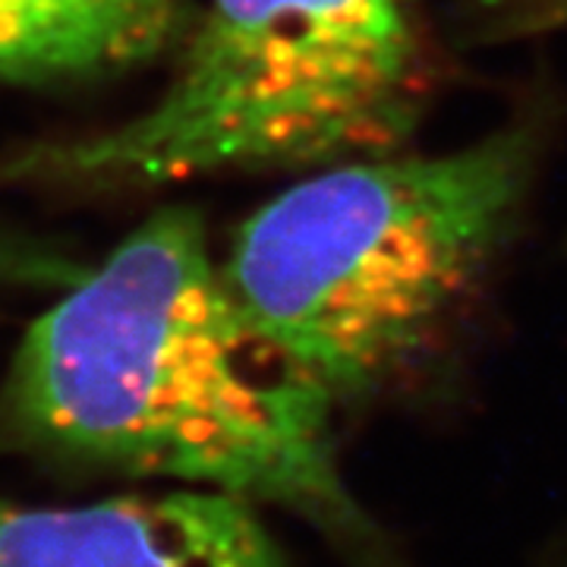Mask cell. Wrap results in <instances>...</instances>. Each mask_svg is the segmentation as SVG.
I'll return each mask as SVG.
<instances>
[{
  "mask_svg": "<svg viewBox=\"0 0 567 567\" xmlns=\"http://www.w3.org/2000/svg\"><path fill=\"white\" fill-rule=\"evenodd\" d=\"M7 391L17 423L70 457L379 546L334 454L338 406L246 322L193 208L155 212L63 287L29 324Z\"/></svg>",
  "mask_w": 567,
  "mask_h": 567,
  "instance_id": "6da1fadb",
  "label": "cell"
},
{
  "mask_svg": "<svg viewBox=\"0 0 567 567\" xmlns=\"http://www.w3.org/2000/svg\"><path fill=\"white\" fill-rule=\"evenodd\" d=\"M543 126L502 123L439 155L331 164L252 212L221 265L234 300L334 406L413 372L517 237Z\"/></svg>",
  "mask_w": 567,
  "mask_h": 567,
  "instance_id": "7a4b0ae2",
  "label": "cell"
},
{
  "mask_svg": "<svg viewBox=\"0 0 567 567\" xmlns=\"http://www.w3.org/2000/svg\"><path fill=\"white\" fill-rule=\"evenodd\" d=\"M432 89L416 0H212L140 117L29 152L0 177L167 183L375 158L404 148Z\"/></svg>",
  "mask_w": 567,
  "mask_h": 567,
  "instance_id": "3957f363",
  "label": "cell"
},
{
  "mask_svg": "<svg viewBox=\"0 0 567 567\" xmlns=\"http://www.w3.org/2000/svg\"><path fill=\"white\" fill-rule=\"evenodd\" d=\"M0 567H287L256 505L181 486L92 505L0 498Z\"/></svg>",
  "mask_w": 567,
  "mask_h": 567,
  "instance_id": "277c9868",
  "label": "cell"
},
{
  "mask_svg": "<svg viewBox=\"0 0 567 567\" xmlns=\"http://www.w3.org/2000/svg\"><path fill=\"white\" fill-rule=\"evenodd\" d=\"M186 22V0H0V82L126 70L167 51Z\"/></svg>",
  "mask_w": 567,
  "mask_h": 567,
  "instance_id": "5b68a950",
  "label": "cell"
},
{
  "mask_svg": "<svg viewBox=\"0 0 567 567\" xmlns=\"http://www.w3.org/2000/svg\"><path fill=\"white\" fill-rule=\"evenodd\" d=\"M80 262L73 265L51 244L20 234L0 224V290L13 287H70L80 278Z\"/></svg>",
  "mask_w": 567,
  "mask_h": 567,
  "instance_id": "8992f818",
  "label": "cell"
}]
</instances>
